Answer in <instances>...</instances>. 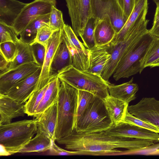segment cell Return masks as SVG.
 Wrapping results in <instances>:
<instances>
[{"mask_svg": "<svg viewBox=\"0 0 159 159\" xmlns=\"http://www.w3.org/2000/svg\"><path fill=\"white\" fill-rule=\"evenodd\" d=\"M148 31L147 28L130 29L122 40L116 43H110L111 57L101 75L104 79L108 81L119 64Z\"/></svg>", "mask_w": 159, "mask_h": 159, "instance_id": "6", "label": "cell"}, {"mask_svg": "<svg viewBox=\"0 0 159 159\" xmlns=\"http://www.w3.org/2000/svg\"><path fill=\"white\" fill-rule=\"evenodd\" d=\"M49 16L50 13L42 15L31 21L20 34V39L24 43L30 44L35 39L38 30L49 25Z\"/></svg>", "mask_w": 159, "mask_h": 159, "instance_id": "26", "label": "cell"}, {"mask_svg": "<svg viewBox=\"0 0 159 159\" xmlns=\"http://www.w3.org/2000/svg\"><path fill=\"white\" fill-rule=\"evenodd\" d=\"M157 66H159V59L154 61L149 66L150 68Z\"/></svg>", "mask_w": 159, "mask_h": 159, "instance_id": "44", "label": "cell"}, {"mask_svg": "<svg viewBox=\"0 0 159 159\" xmlns=\"http://www.w3.org/2000/svg\"><path fill=\"white\" fill-rule=\"evenodd\" d=\"M56 0H34L24 7L12 26L18 35L31 21L37 17L50 13Z\"/></svg>", "mask_w": 159, "mask_h": 159, "instance_id": "9", "label": "cell"}, {"mask_svg": "<svg viewBox=\"0 0 159 159\" xmlns=\"http://www.w3.org/2000/svg\"><path fill=\"white\" fill-rule=\"evenodd\" d=\"M64 30V38L71 56L72 65L78 70L87 71L89 49L79 40L70 26L65 24Z\"/></svg>", "mask_w": 159, "mask_h": 159, "instance_id": "10", "label": "cell"}, {"mask_svg": "<svg viewBox=\"0 0 159 159\" xmlns=\"http://www.w3.org/2000/svg\"><path fill=\"white\" fill-rule=\"evenodd\" d=\"M64 28L57 30L48 40L43 65L35 90H39L50 81V68L56 52L64 37Z\"/></svg>", "mask_w": 159, "mask_h": 159, "instance_id": "14", "label": "cell"}, {"mask_svg": "<svg viewBox=\"0 0 159 159\" xmlns=\"http://www.w3.org/2000/svg\"><path fill=\"white\" fill-rule=\"evenodd\" d=\"M99 20L92 16L88 20L83 34L80 37L86 48L90 49L96 45L94 38V31Z\"/></svg>", "mask_w": 159, "mask_h": 159, "instance_id": "30", "label": "cell"}, {"mask_svg": "<svg viewBox=\"0 0 159 159\" xmlns=\"http://www.w3.org/2000/svg\"><path fill=\"white\" fill-rule=\"evenodd\" d=\"M52 140V144L50 149L48 150V154L52 155H91V153L82 151H67L58 147Z\"/></svg>", "mask_w": 159, "mask_h": 159, "instance_id": "39", "label": "cell"}, {"mask_svg": "<svg viewBox=\"0 0 159 159\" xmlns=\"http://www.w3.org/2000/svg\"><path fill=\"white\" fill-rule=\"evenodd\" d=\"M48 84L49 83L42 88L35 91L25 104V113L28 116H34V115Z\"/></svg>", "mask_w": 159, "mask_h": 159, "instance_id": "31", "label": "cell"}, {"mask_svg": "<svg viewBox=\"0 0 159 159\" xmlns=\"http://www.w3.org/2000/svg\"><path fill=\"white\" fill-rule=\"evenodd\" d=\"M158 149H159V143L142 148L129 150L123 152V154L151 155Z\"/></svg>", "mask_w": 159, "mask_h": 159, "instance_id": "40", "label": "cell"}, {"mask_svg": "<svg viewBox=\"0 0 159 159\" xmlns=\"http://www.w3.org/2000/svg\"><path fill=\"white\" fill-rule=\"evenodd\" d=\"M15 43L17 49V56L13 61L9 62L4 73L25 64L35 63L30 44L23 42L20 39Z\"/></svg>", "mask_w": 159, "mask_h": 159, "instance_id": "27", "label": "cell"}, {"mask_svg": "<svg viewBox=\"0 0 159 159\" xmlns=\"http://www.w3.org/2000/svg\"><path fill=\"white\" fill-rule=\"evenodd\" d=\"M133 78L128 82L115 85L111 84L108 87L110 96L129 104L136 98L139 89L138 85L133 82Z\"/></svg>", "mask_w": 159, "mask_h": 159, "instance_id": "22", "label": "cell"}, {"mask_svg": "<svg viewBox=\"0 0 159 159\" xmlns=\"http://www.w3.org/2000/svg\"><path fill=\"white\" fill-rule=\"evenodd\" d=\"M62 12L53 6L50 13L49 25L56 29L64 28L65 25Z\"/></svg>", "mask_w": 159, "mask_h": 159, "instance_id": "35", "label": "cell"}, {"mask_svg": "<svg viewBox=\"0 0 159 159\" xmlns=\"http://www.w3.org/2000/svg\"><path fill=\"white\" fill-rule=\"evenodd\" d=\"M72 29L78 37L83 34L86 24L92 16L91 0H65Z\"/></svg>", "mask_w": 159, "mask_h": 159, "instance_id": "11", "label": "cell"}, {"mask_svg": "<svg viewBox=\"0 0 159 159\" xmlns=\"http://www.w3.org/2000/svg\"><path fill=\"white\" fill-rule=\"evenodd\" d=\"M17 36L12 26L0 22V43L6 42L16 43L19 39Z\"/></svg>", "mask_w": 159, "mask_h": 159, "instance_id": "36", "label": "cell"}, {"mask_svg": "<svg viewBox=\"0 0 159 159\" xmlns=\"http://www.w3.org/2000/svg\"><path fill=\"white\" fill-rule=\"evenodd\" d=\"M25 104L7 95L0 94V124H8L13 118L24 116L26 114Z\"/></svg>", "mask_w": 159, "mask_h": 159, "instance_id": "19", "label": "cell"}, {"mask_svg": "<svg viewBox=\"0 0 159 159\" xmlns=\"http://www.w3.org/2000/svg\"><path fill=\"white\" fill-rule=\"evenodd\" d=\"M113 125L104 100L96 96L76 122L75 129L82 133L101 132Z\"/></svg>", "mask_w": 159, "mask_h": 159, "instance_id": "5", "label": "cell"}, {"mask_svg": "<svg viewBox=\"0 0 159 159\" xmlns=\"http://www.w3.org/2000/svg\"><path fill=\"white\" fill-rule=\"evenodd\" d=\"M96 96L93 94L89 92L78 90V98L75 115V124L89 104Z\"/></svg>", "mask_w": 159, "mask_h": 159, "instance_id": "32", "label": "cell"}, {"mask_svg": "<svg viewBox=\"0 0 159 159\" xmlns=\"http://www.w3.org/2000/svg\"><path fill=\"white\" fill-rule=\"evenodd\" d=\"M57 104V121L55 141L70 134L75 125L78 90L60 80Z\"/></svg>", "mask_w": 159, "mask_h": 159, "instance_id": "2", "label": "cell"}, {"mask_svg": "<svg viewBox=\"0 0 159 159\" xmlns=\"http://www.w3.org/2000/svg\"><path fill=\"white\" fill-rule=\"evenodd\" d=\"M132 124L159 134V128L138 118L129 113L128 110L122 121Z\"/></svg>", "mask_w": 159, "mask_h": 159, "instance_id": "33", "label": "cell"}, {"mask_svg": "<svg viewBox=\"0 0 159 159\" xmlns=\"http://www.w3.org/2000/svg\"><path fill=\"white\" fill-rule=\"evenodd\" d=\"M148 31L153 36L159 38V4L157 5L153 25Z\"/></svg>", "mask_w": 159, "mask_h": 159, "instance_id": "42", "label": "cell"}, {"mask_svg": "<svg viewBox=\"0 0 159 159\" xmlns=\"http://www.w3.org/2000/svg\"><path fill=\"white\" fill-rule=\"evenodd\" d=\"M103 100L113 125L122 122L128 110L129 104L110 96Z\"/></svg>", "mask_w": 159, "mask_h": 159, "instance_id": "23", "label": "cell"}, {"mask_svg": "<svg viewBox=\"0 0 159 159\" xmlns=\"http://www.w3.org/2000/svg\"><path fill=\"white\" fill-rule=\"evenodd\" d=\"M52 139L37 132L32 138L19 152L20 153L40 152L48 151L50 148Z\"/></svg>", "mask_w": 159, "mask_h": 159, "instance_id": "28", "label": "cell"}, {"mask_svg": "<svg viewBox=\"0 0 159 159\" xmlns=\"http://www.w3.org/2000/svg\"><path fill=\"white\" fill-rule=\"evenodd\" d=\"M72 64L71 56L64 35V37L57 48L50 65V80L57 76L63 69Z\"/></svg>", "mask_w": 159, "mask_h": 159, "instance_id": "20", "label": "cell"}, {"mask_svg": "<svg viewBox=\"0 0 159 159\" xmlns=\"http://www.w3.org/2000/svg\"><path fill=\"white\" fill-rule=\"evenodd\" d=\"M125 16L128 19L134 9L135 0H117Z\"/></svg>", "mask_w": 159, "mask_h": 159, "instance_id": "41", "label": "cell"}, {"mask_svg": "<svg viewBox=\"0 0 159 159\" xmlns=\"http://www.w3.org/2000/svg\"><path fill=\"white\" fill-rule=\"evenodd\" d=\"M57 77L76 89L89 92L103 100L110 96L108 87L111 84L98 74L81 70L70 65Z\"/></svg>", "mask_w": 159, "mask_h": 159, "instance_id": "3", "label": "cell"}, {"mask_svg": "<svg viewBox=\"0 0 159 159\" xmlns=\"http://www.w3.org/2000/svg\"><path fill=\"white\" fill-rule=\"evenodd\" d=\"M37 130L34 119L0 124V144L9 155L18 153L37 133Z\"/></svg>", "mask_w": 159, "mask_h": 159, "instance_id": "4", "label": "cell"}, {"mask_svg": "<svg viewBox=\"0 0 159 159\" xmlns=\"http://www.w3.org/2000/svg\"><path fill=\"white\" fill-rule=\"evenodd\" d=\"M156 5L159 4V0H153Z\"/></svg>", "mask_w": 159, "mask_h": 159, "instance_id": "46", "label": "cell"}, {"mask_svg": "<svg viewBox=\"0 0 159 159\" xmlns=\"http://www.w3.org/2000/svg\"><path fill=\"white\" fill-rule=\"evenodd\" d=\"M127 109L136 117L159 128V100L144 97L137 104L128 106Z\"/></svg>", "mask_w": 159, "mask_h": 159, "instance_id": "12", "label": "cell"}, {"mask_svg": "<svg viewBox=\"0 0 159 159\" xmlns=\"http://www.w3.org/2000/svg\"><path fill=\"white\" fill-rule=\"evenodd\" d=\"M0 54V75H1L6 71L9 65V62H8L2 55Z\"/></svg>", "mask_w": 159, "mask_h": 159, "instance_id": "43", "label": "cell"}, {"mask_svg": "<svg viewBox=\"0 0 159 159\" xmlns=\"http://www.w3.org/2000/svg\"><path fill=\"white\" fill-rule=\"evenodd\" d=\"M0 54L8 62L12 61L17 54V49L15 43L6 42L0 44Z\"/></svg>", "mask_w": 159, "mask_h": 159, "instance_id": "34", "label": "cell"}, {"mask_svg": "<svg viewBox=\"0 0 159 159\" xmlns=\"http://www.w3.org/2000/svg\"><path fill=\"white\" fill-rule=\"evenodd\" d=\"M110 43L96 45L89 49L88 66L87 71L101 75L111 57Z\"/></svg>", "mask_w": 159, "mask_h": 159, "instance_id": "17", "label": "cell"}, {"mask_svg": "<svg viewBox=\"0 0 159 159\" xmlns=\"http://www.w3.org/2000/svg\"><path fill=\"white\" fill-rule=\"evenodd\" d=\"M60 84L61 80L57 76L50 80L48 88L33 116L34 117L43 112L57 101Z\"/></svg>", "mask_w": 159, "mask_h": 159, "instance_id": "25", "label": "cell"}, {"mask_svg": "<svg viewBox=\"0 0 159 159\" xmlns=\"http://www.w3.org/2000/svg\"><path fill=\"white\" fill-rule=\"evenodd\" d=\"M65 146V148L73 151L93 153L94 155L120 153L117 148L129 150L145 147L154 144L149 139L119 137L108 135L104 131L89 133L77 132L74 129L69 135L56 140Z\"/></svg>", "mask_w": 159, "mask_h": 159, "instance_id": "1", "label": "cell"}, {"mask_svg": "<svg viewBox=\"0 0 159 159\" xmlns=\"http://www.w3.org/2000/svg\"><path fill=\"white\" fill-rule=\"evenodd\" d=\"M91 5L92 16L99 20L108 17L116 34L121 30L128 19L117 0H91Z\"/></svg>", "mask_w": 159, "mask_h": 159, "instance_id": "8", "label": "cell"}, {"mask_svg": "<svg viewBox=\"0 0 159 159\" xmlns=\"http://www.w3.org/2000/svg\"><path fill=\"white\" fill-rule=\"evenodd\" d=\"M159 59V38L154 36L141 62L140 73Z\"/></svg>", "mask_w": 159, "mask_h": 159, "instance_id": "29", "label": "cell"}, {"mask_svg": "<svg viewBox=\"0 0 159 159\" xmlns=\"http://www.w3.org/2000/svg\"><path fill=\"white\" fill-rule=\"evenodd\" d=\"M106 134L119 137L152 140L159 142V134L125 122L113 125L104 131Z\"/></svg>", "mask_w": 159, "mask_h": 159, "instance_id": "13", "label": "cell"}, {"mask_svg": "<svg viewBox=\"0 0 159 159\" xmlns=\"http://www.w3.org/2000/svg\"><path fill=\"white\" fill-rule=\"evenodd\" d=\"M42 67L33 74L14 84L6 95L21 103H25L35 90Z\"/></svg>", "mask_w": 159, "mask_h": 159, "instance_id": "16", "label": "cell"}, {"mask_svg": "<svg viewBox=\"0 0 159 159\" xmlns=\"http://www.w3.org/2000/svg\"><path fill=\"white\" fill-rule=\"evenodd\" d=\"M27 4L16 0H0V22L12 26Z\"/></svg>", "mask_w": 159, "mask_h": 159, "instance_id": "21", "label": "cell"}, {"mask_svg": "<svg viewBox=\"0 0 159 159\" xmlns=\"http://www.w3.org/2000/svg\"><path fill=\"white\" fill-rule=\"evenodd\" d=\"M154 36L148 31L119 64L113 74L116 81L122 78H128L138 73H141V61Z\"/></svg>", "mask_w": 159, "mask_h": 159, "instance_id": "7", "label": "cell"}, {"mask_svg": "<svg viewBox=\"0 0 159 159\" xmlns=\"http://www.w3.org/2000/svg\"><path fill=\"white\" fill-rule=\"evenodd\" d=\"M57 30L49 25L40 28L38 31L35 39L32 43H38L46 47L49 38Z\"/></svg>", "mask_w": 159, "mask_h": 159, "instance_id": "37", "label": "cell"}, {"mask_svg": "<svg viewBox=\"0 0 159 159\" xmlns=\"http://www.w3.org/2000/svg\"><path fill=\"white\" fill-rule=\"evenodd\" d=\"M116 34L115 31L108 17L99 20L94 31L96 45H103L110 43Z\"/></svg>", "mask_w": 159, "mask_h": 159, "instance_id": "24", "label": "cell"}, {"mask_svg": "<svg viewBox=\"0 0 159 159\" xmlns=\"http://www.w3.org/2000/svg\"><path fill=\"white\" fill-rule=\"evenodd\" d=\"M57 101L34 119L37 126V132L41 133L55 141V134L57 121Z\"/></svg>", "mask_w": 159, "mask_h": 159, "instance_id": "18", "label": "cell"}, {"mask_svg": "<svg viewBox=\"0 0 159 159\" xmlns=\"http://www.w3.org/2000/svg\"><path fill=\"white\" fill-rule=\"evenodd\" d=\"M35 60V62L42 67L46 52V47L38 43H32L30 44Z\"/></svg>", "mask_w": 159, "mask_h": 159, "instance_id": "38", "label": "cell"}, {"mask_svg": "<svg viewBox=\"0 0 159 159\" xmlns=\"http://www.w3.org/2000/svg\"><path fill=\"white\" fill-rule=\"evenodd\" d=\"M40 67L35 62L26 64L0 75V94L6 95L14 84L34 73Z\"/></svg>", "mask_w": 159, "mask_h": 159, "instance_id": "15", "label": "cell"}, {"mask_svg": "<svg viewBox=\"0 0 159 159\" xmlns=\"http://www.w3.org/2000/svg\"><path fill=\"white\" fill-rule=\"evenodd\" d=\"M159 155V149H156L152 154V155Z\"/></svg>", "mask_w": 159, "mask_h": 159, "instance_id": "45", "label": "cell"}]
</instances>
